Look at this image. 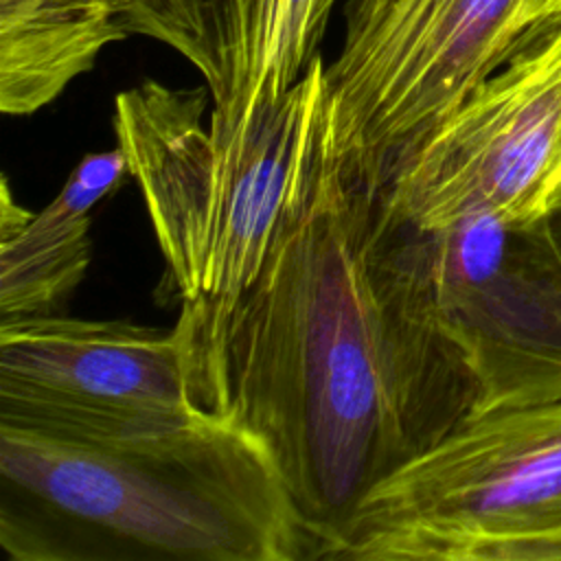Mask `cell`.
<instances>
[{
	"mask_svg": "<svg viewBox=\"0 0 561 561\" xmlns=\"http://www.w3.org/2000/svg\"><path fill=\"white\" fill-rule=\"evenodd\" d=\"M561 33V0H346L324 66L337 158L377 184L493 72Z\"/></svg>",
	"mask_w": 561,
	"mask_h": 561,
	"instance_id": "obj_5",
	"label": "cell"
},
{
	"mask_svg": "<svg viewBox=\"0 0 561 561\" xmlns=\"http://www.w3.org/2000/svg\"><path fill=\"white\" fill-rule=\"evenodd\" d=\"M206 412L175 329L57 313L0 320V425L99 440Z\"/></svg>",
	"mask_w": 561,
	"mask_h": 561,
	"instance_id": "obj_6",
	"label": "cell"
},
{
	"mask_svg": "<svg viewBox=\"0 0 561 561\" xmlns=\"http://www.w3.org/2000/svg\"><path fill=\"white\" fill-rule=\"evenodd\" d=\"M324 59L228 138L204 125L208 88L147 79L114 99V136L136 180L167 276L199 405L215 412L228 324L259 276L327 116Z\"/></svg>",
	"mask_w": 561,
	"mask_h": 561,
	"instance_id": "obj_3",
	"label": "cell"
},
{
	"mask_svg": "<svg viewBox=\"0 0 561 561\" xmlns=\"http://www.w3.org/2000/svg\"><path fill=\"white\" fill-rule=\"evenodd\" d=\"M430 232L447 322L480 381V403L561 399V274L533 226L467 215Z\"/></svg>",
	"mask_w": 561,
	"mask_h": 561,
	"instance_id": "obj_8",
	"label": "cell"
},
{
	"mask_svg": "<svg viewBox=\"0 0 561 561\" xmlns=\"http://www.w3.org/2000/svg\"><path fill=\"white\" fill-rule=\"evenodd\" d=\"M0 548L13 561L320 559L270 449L215 412L99 440L0 425Z\"/></svg>",
	"mask_w": 561,
	"mask_h": 561,
	"instance_id": "obj_2",
	"label": "cell"
},
{
	"mask_svg": "<svg viewBox=\"0 0 561 561\" xmlns=\"http://www.w3.org/2000/svg\"><path fill=\"white\" fill-rule=\"evenodd\" d=\"M533 230L537 232L539 241L561 274V202L541 221L533 224Z\"/></svg>",
	"mask_w": 561,
	"mask_h": 561,
	"instance_id": "obj_12",
	"label": "cell"
},
{
	"mask_svg": "<svg viewBox=\"0 0 561 561\" xmlns=\"http://www.w3.org/2000/svg\"><path fill=\"white\" fill-rule=\"evenodd\" d=\"M129 175L123 149L85 153L39 213L18 206L9 182L0 204V320L55 313L90 265L92 208Z\"/></svg>",
	"mask_w": 561,
	"mask_h": 561,
	"instance_id": "obj_10",
	"label": "cell"
},
{
	"mask_svg": "<svg viewBox=\"0 0 561 561\" xmlns=\"http://www.w3.org/2000/svg\"><path fill=\"white\" fill-rule=\"evenodd\" d=\"M125 37L112 0H0V110H42Z\"/></svg>",
	"mask_w": 561,
	"mask_h": 561,
	"instance_id": "obj_11",
	"label": "cell"
},
{
	"mask_svg": "<svg viewBox=\"0 0 561 561\" xmlns=\"http://www.w3.org/2000/svg\"><path fill=\"white\" fill-rule=\"evenodd\" d=\"M430 232L344 164L324 116L228 324L215 414L270 449L320 559L359 502L478 403Z\"/></svg>",
	"mask_w": 561,
	"mask_h": 561,
	"instance_id": "obj_1",
	"label": "cell"
},
{
	"mask_svg": "<svg viewBox=\"0 0 561 561\" xmlns=\"http://www.w3.org/2000/svg\"><path fill=\"white\" fill-rule=\"evenodd\" d=\"M329 559L561 561V399L473 408L359 502Z\"/></svg>",
	"mask_w": 561,
	"mask_h": 561,
	"instance_id": "obj_4",
	"label": "cell"
},
{
	"mask_svg": "<svg viewBox=\"0 0 561 561\" xmlns=\"http://www.w3.org/2000/svg\"><path fill=\"white\" fill-rule=\"evenodd\" d=\"M386 191L423 230L467 215L541 221L561 202V33L484 79Z\"/></svg>",
	"mask_w": 561,
	"mask_h": 561,
	"instance_id": "obj_7",
	"label": "cell"
},
{
	"mask_svg": "<svg viewBox=\"0 0 561 561\" xmlns=\"http://www.w3.org/2000/svg\"><path fill=\"white\" fill-rule=\"evenodd\" d=\"M127 35L178 50L210 94V131L228 138L289 92L320 55L335 0H112Z\"/></svg>",
	"mask_w": 561,
	"mask_h": 561,
	"instance_id": "obj_9",
	"label": "cell"
}]
</instances>
